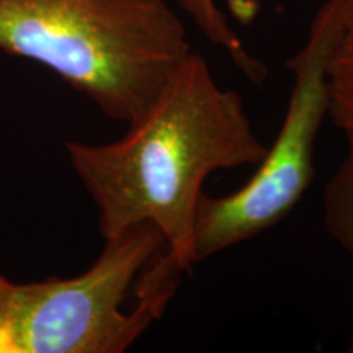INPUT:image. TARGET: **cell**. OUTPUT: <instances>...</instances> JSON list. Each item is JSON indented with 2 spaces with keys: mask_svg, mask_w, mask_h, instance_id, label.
<instances>
[{
  "mask_svg": "<svg viewBox=\"0 0 353 353\" xmlns=\"http://www.w3.org/2000/svg\"><path fill=\"white\" fill-rule=\"evenodd\" d=\"M107 144L68 141L65 152L99 210L103 239L152 223L187 273L205 180L216 170L257 167L265 148L242 97L219 87L192 51L152 107Z\"/></svg>",
  "mask_w": 353,
  "mask_h": 353,
  "instance_id": "1",
  "label": "cell"
},
{
  "mask_svg": "<svg viewBox=\"0 0 353 353\" xmlns=\"http://www.w3.org/2000/svg\"><path fill=\"white\" fill-rule=\"evenodd\" d=\"M0 50L44 65L130 125L192 46L165 0H0Z\"/></svg>",
  "mask_w": 353,
  "mask_h": 353,
  "instance_id": "2",
  "label": "cell"
},
{
  "mask_svg": "<svg viewBox=\"0 0 353 353\" xmlns=\"http://www.w3.org/2000/svg\"><path fill=\"white\" fill-rule=\"evenodd\" d=\"M152 223L105 239L81 275L13 285V353H123L161 321L183 270Z\"/></svg>",
  "mask_w": 353,
  "mask_h": 353,
  "instance_id": "3",
  "label": "cell"
},
{
  "mask_svg": "<svg viewBox=\"0 0 353 353\" xmlns=\"http://www.w3.org/2000/svg\"><path fill=\"white\" fill-rule=\"evenodd\" d=\"M341 32V2L327 0L304 46L286 63L293 74L288 107L252 179L229 195H201L193 234L195 263L276 226L311 187L317 136L329 110L327 68Z\"/></svg>",
  "mask_w": 353,
  "mask_h": 353,
  "instance_id": "4",
  "label": "cell"
},
{
  "mask_svg": "<svg viewBox=\"0 0 353 353\" xmlns=\"http://www.w3.org/2000/svg\"><path fill=\"white\" fill-rule=\"evenodd\" d=\"M179 3L211 44L226 51L249 81L262 85L268 76L267 68L245 50L239 34L229 25L226 13L219 8L218 0H179ZM229 8L237 19L249 21L254 19L259 3L255 0H229Z\"/></svg>",
  "mask_w": 353,
  "mask_h": 353,
  "instance_id": "5",
  "label": "cell"
},
{
  "mask_svg": "<svg viewBox=\"0 0 353 353\" xmlns=\"http://www.w3.org/2000/svg\"><path fill=\"white\" fill-rule=\"evenodd\" d=\"M342 32L327 68L329 110L334 125L353 138V0H339Z\"/></svg>",
  "mask_w": 353,
  "mask_h": 353,
  "instance_id": "6",
  "label": "cell"
},
{
  "mask_svg": "<svg viewBox=\"0 0 353 353\" xmlns=\"http://www.w3.org/2000/svg\"><path fill=\"white\" fill-rule=\"evenodd\" d=\"M324 221L327 232L353 259V138L347 152L324 188Z\"/></svg>",
  "mask_w": 353,
  "mask_h": 353,
  "instance_id": "7",
  "label": "cell"
},
{
  "mask_svg": "<svg viewBox=\"0 0 353 353\" xmlns=\"http://www.w3.org/2000/svg\"><path fill=\"white\" fill-rule=\"evenodd\" d=\"M13 281L0 275V353H13L10 341V309Z\"/></svg>",
  "mask_w": 353,
  "mask_h": 353,
  "instance_id": "8",
  "label": "cell"
},
{
  "mask_svg": "<svg viewBox=\"0 0 353 353\" xmlns=\"http://www.w3.org/2000/svg\"><path fill=\"white\" fill-rule=\"evenodd\" d=\"M348 352L353 353V339H352V342H350V347H348Z\"/></svg>",
  "mask_w": 353,
  "mask_h": 353,
  "instance_id": "9",
  "label": "cell"
}]
</instances>
